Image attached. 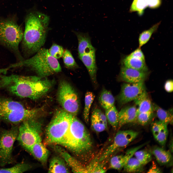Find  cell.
I'll list each match as a JSON object with an SVG mask.
<instances>
[{
  "label": "cell",
  "mask_w": 173,
  "mask_h": 173,
  "mask_svg": "<svg viewBox=\"0 0 173 173\" xmlns=\"http://www.w3.org/2000/svg\"><path fill=\"white\" fill-rule=\"evenodd\" d=\"M26 67L34 71L42 77H46L58 73L61 71V66L57 59L51 56L48 50L40 48L34 56L29 58L12 64L2 68L4 73L12 69Z\"/></svg>",
  "instance_id": "4"
},
{
  "label": "cell",
  "mask_w": 173,
  "mask_h": 173,
  "mask_svg": "<svg viewBox=\"0 0 173 173\" xmlns=\"http://www.w3.org/2000/svg\"><path fill=\"white\" fill-rule=\"evenodd\" d=\"M161 3V0H148V6L152 9L156 8L160 6Z\"/></svg>",
  "instance_id": "39"
},
{
  "label": "cell",
  "mask_w": 173,
  "mask_h": 173,
  "mask_svg": "<svg viewBox=\"0 0 173 173\" xmlns=\"http://www.w3.org/2000/svg\"><path fill=\"white\" fill-rule=\"evenodd\" d=\"M55 148L73 172L87 173L86 167L80 161L71 156L61 147L57 146Z\"/></svg>",
  "instance_id": "15"
},
{
  "label": "cell",
  "mask_w": 173,
  "mask_h": 173,
  "mask_svg": "<svg viewBox=\"0 0 173 173\" xmlns=\"http://www.w3.org/2000/svg\"><path fill=\"white\" fill-rule=\"evenodd\" d=\"M72 115L63 109L56 111L46 130V143L59 144L69 129Z\"/></svg>",
  "instance_id": "7"
},
{
  "label": "cell",
  "mask_w": 173,
  "mask_h": 173,
  "mask_svg": "<svg viewBox=\"0 0 173 173\" xmlns=\"http://www.w3.org/2000/svg\"><path fill=\"white\" fill-rule=\"evenodd\" d=\"M152 153L158 163L161 165L167 164L172 160L170 152L162 148L155 147L153 149Z\"/></svg>",
  "instance_id": "23"
},
{
  "label": "cell",
  "mask_w": 173,
  "mask_h": 173,
  "mask_svg": "<svg viewBox=\"0 0 173 173\" xmlns=\"http://www.w3.org/2000/svg\"><path fill=\"white\" fill-rule=\"evenodd\" d=\"M95 97L94 94L90 92H87L85 94L83 116L84 120L86 123H88L89 122L90 110Z\"/></svg>",
  "instance_id": "31"
},
{
  "label": "cell",
  "mask_w": 173,
  "mask_h": 173,
  "mask_svg": "<svg viewBox=\"0 0 173 173\" xmlns=\"http://www.w3.org/2000/svg\"><path fill=\"white\" fill-rule=\"evenodd\" d=\"M43 108L28 109L19 102L0 97V121L19 125L26 120L37 118L43 111Z\"/></svg>",
  "instance_id": "5"
},
{
  "label": "cell",
  "mask_w": 173,
  "mask_h": 173,
  "mask_svg": "<svg viewBox=\"0 0 173 173\" xmlns=\"http://www.w3.org/2000/svg\"><path fill=\"white\" fill-rule=\"evenodd\" d=\"M148 0H133L130 9L131 12H137L141 15L148 6Z\"/></svg>",
  "instance_id": "32"
},
{
  "label": "cell",
  "mask_w": 173,
  "mask_h": 173,
  "mask_svg": "<svg viewBox=\"0 0 173 173\" xmlns=\"http://www.w3.org/2000/svg\"><path fill=\"white\" fill-rule=\"evenodd\" d=\"M137 108L135 106H127L122 108L118 112L117 129L124 125L136 121Z\"/></svg>",
  "instance_id": "18"
},
{
  "label": "cell",
  "mask_w": 173,
  "mask_h": 173,
  "mask_svg": "<svg viewBox=\"0 0 173 173\" xmlns=\"http://www.w3.org/2000/svg\"><path fill=\"white\" fill-rule=\"evenodd\" d=\"M153 113V110L139 113L137 115L136 121L141 125H145L151 119Z\"/></svg>",
  "instance_id": "36"
},
{
  "label": "cell",
  "mask_w": 173,
  "mask_h": 173,
  "mask_svg": "<svg viewBox=\"0 0 173 173\" xmlns=\"http://www.w3.org/2000/svg\"><path fill=\"white\" fill-rule=\"evenodd\" d=\"M59 145L69 149L84 162L93 154V144L90 134L84 124L72 115L69 127Z\"/></svg>",
  "instance_id": "3"
},
{
  "label": "cell",
  "mask_w": 173,
  "mask_h": 173,
  "mask_svg": "<svg viewBox=\"0 0 173 173\" xmlns=\"http://www.w3.org/2000/svg\"><path fill=\"white\" fill-rule=\"evenodd\" d=\"M31 168L30 164L23 162L11 167L0 168V173H23L29 170Z\"/></svg>",
  "instance_id": "30"
},
{
  "label": "cell",
  "mask_w": 173,
  "mask_h": 173,
  "mask_svg": "<svg viewBox=\"0 0 173 173\" xmlns=\"http://www.w3.org/2000/svg\"><path fill=\"white\" fill-rule=\"evenodd\" d=\"M64 64L66 67L71 69L79 68L70 52L68 49L64 51L62 56Z\"/></svg>",
  "instance_id": "35"
},
{
  "label": "cell",
  "mask_w": 173,
  "mask_h": 173,
  "mask_svg": "<svg viewBox=\"0 0 173 173\" xmlns=\"http://www.w3.org/2000/svg\"><path fill=\"white\" fill-rule=\"evenodd\" d=\"M37 118L26 120L19 125L17 140L19 144L27 151L35 143L42 141L41 125Z\"/></svg>",
  "instance_id": "8"
},
{
  "label": "cell",
  "mask_w": 173,
  "mask_h": 173,
  "mask_svg": "<svg viewBox=\"0 0 173 173\" xmlns=\"http://www.w3.org/2000/svg\"><path fill=\"white\" fill-rule=\"evenodd\" d=\"M138 106L137 111L139 113L153 110V107L146 91H145L134 101Z\"/></svg>",
  "instance_id": "22"
},
{
  "label": "cell",
  "mask_w": 173,
  "mask_h": 173,
  "mask_svg": "<svg viewBox=\"0 0 173 173\" xmlns=\"http://www.w3.org/2000/svg\"><path fill=\"white\" fill-rule=\"evenodd\" d=\"M107 121L114 130L117 129L118 126V112L114 105L105 110Z\"/></svg>",
  "instance_id": "26"
},
{
  "label": "cell",
  "mask_w": 173,
  "mask_h": 173,
  "mask_svg": "<svg viewBox=\"0 0 173 173\" xmlns=\"http://www.w3.org/2000/svg\"><path fill=\"white\" fill-rule=\"evenodd\" d=\"M37 160L43 164L46 163L48 158V150L42 141L37 142L27 150Z\"/></svg>",
  "instance_id": "20"
},
{
  "label": "cell",
  "mask_w": 173,
  "mask_h": 173,
  "mask_svg": "<svg viewBox=\"0 0 173 173\" xmlns=\"http://www.w3.org/2000/svg\"><path fill=\"white\" fill-rule=\"evenodd\" d=\"M19 125H12L10 129L0 130V166L3 167L15 161L12 152L13 146L17 140Z\"/></svg>",
  "instance_id": "9"
},
{
  "label": "cell",
  "mask_w": 173,
  "mask_h": 173,
  "mask_svg": "<svg viewBox=\"0 0 173 173\" xmlns=\"http://www.w3.org/2000/svg\"><path fill=\"white\" fill-rule=\"evenodd\" d=\"M49 18L38 11L28 14L20 43L22 55L27 57L36 52L44 45L48 30Z\"/></svg>",
  "instance_id": "2"
},
{
  "label": "cell",
  "mask_w": 173,
  "mask_h": 173,
  "mask_svg": "<svg viewBox=\"0 0 173 173\" xmlns=\"http://www.w3.org/2000/svg\"><path fill=\"white\" fill-rule=\"evenodd\" d=\"M95 49L94 47L86 51L83 54L79 56V59L86 67L92 81H96L97 70L95 56Z\"/></svg>",
  "instance_id": "14"
},
{
  "label": "cell",
  "mask_w": 173,
  "mask_h": 173,
  "mask_svg": "<svg viewBox=\"0 0 173 173\" xmlns=\"http://www.w3.org/2000/svg\"><path fill=\"white\" fill-rule=\"evenodd\" d=\"M48 173H69V167L64 159L62 157L55 156L50 160L49 165Z\"/></svg>",
  "instance_id": "21"
},
{
  "label": "cell",
  "mask_w": 173,
  "mask_h": 173,
  "mask_svg": "<svg viewBox=\"0 0 173 173\" xmlns=\"http://www.w3.org/2000/svg\"><path fill=\"white\" fill-rule=\"evenodd\" d=\"M53 83L46 77L0 74V89L23 98H41L50 90Z\"/></svg>",
  "instance_id": "1"
},
{
  "label": "cell",
  "mask_w": 173,
  "mask_h": 173,
  "mask_svg": "<svg viewBox=\"0 0 173 173\" xmlns=\"http://www.w3.org/2000/svg\"><path fill=\"white\" fill-rule=\"evenodd\" d=\"M151 129L155 140L161 145H165L168 134L167 124L159 120L156 121L152 123Z\"/></svg>",
  "instance_id": "17"
},
{
  "label": "cell",
  "mask_w": 173,
  "mask_h": 173,
  "mask_svg": "<svg viewBox=\"0 0 173 173\" xmlns=\"http://www.w3.org/2000/svg\"><path fill=\"white\" fill-rule=\"evenodd\" d=\"M154 108L159 121L167 125L169 123L172 124L173 115L171 110L166 111L155 105Z\"/></svg>",
  "instance_id": "29"
},
{
  "label": "cell",
  "mask_w": 173,
  "mask_h": 173,
  "mask_svg": "<svg viewBox=\"0 0 173 173\" xmlns=\"http://www.w3.org/2000/svg\"><path fill=\"white\" fill-rule=\"evenodd\" d=\"M93 111L98 116L100 121L107 128V120L105 115L100 109L98 108L94 109Z\"/></svg>",
  "instance_id": "38"
},
{
  "label": "cell",
  "mask_w": 173,
  "mask_h": 173,
  "mask_svg": "<svg viewBox=\"0 0 173 173\" xmlns=\"http://www.w3.org/2000/svg\"><path fill=\"white\" fill-rule=\"evenodd\" d=\"M148 73V71H143L122 65L119 77L122 80L126 83H137L144 81Z\"/></svg>",
  "instance_id": "13"
},
{
  "label": "cell",
  "mask_w": 173,
  "mask_h": 173,
  "mask_svg": "<svg viewBox=\"0 0 173 173\" xmlns=\"http://www.w3.org/2000/svg\"><path fill=\"white\" fill-rule=\"evenodd\" d=\"M91 122L92 129L97 132H101L107 129L93 111L91 116Z\"/></svg>",
  "instance_id": "33"
},
{
  "label": "cell",
  "mask_w": 173,
  "mask_h": 173,
  "mask_svg": "<svg viewBox=\"0 0 173 173\" xmlns=\"http://www.w3.org/2000/svg\"><path fill=\"white\" fill-rule=\"evenodd\" d=\"M164 89L167 92H172L173 90V82L172 80H169L167 81L164 84Z\"/></svg>",
  "instance_id": "40"
},
{
  "label": "cell",
  "mask_w": 173,
  "mask_h": 173,
  "mask_svg": "<svg viewBox=\"0 0 173 173\" xmlns=\"http://www.w3.org/2000/svg\"><path fill=\"white\" fill-rule=\"evenodd\" d=\"M48 51L51 56L57 59L62 56L64 52L62 46L56 44H53Z\"/></svg>",
  "instance_id": "37"
},
{
  "label": "cell",
  "mask_w": 173,
  "mask_h": 173,
  "mask_svg": "<svg viewBox=\"0 0 173 173\" xmlns=\"http://www.w3.org/2000/svg\"><path fill=\"white\" fill-rule=\"evenodd\" d=\"M143 166L135 157L132 156L128 160L123 168L127 172H140L142 171Z\"/></svg>",
  "instance_id": "28"
},
{
  "label": "cell",
  "mask_w": 173,
  "mask_h": 173,
  "mask_svg": "<svg viewBox=\"0 0 173 173\" xmlns=\"http://www.w3.org/2000/svg\"><path fill=\"white\" fill-rule=\"evenodd\" d=\"M138 132L131 130H120L116 134L112 143L102 152L99 157L100 162L110 158L117 151L126 147L133 141L139 134Z\"/></svg>",
  "instance_id": "11"
},
{
  "label": "cell",
  "mask_w": 173,
  "mask_h": 173,
  "mask_svg": "<svg viewBox=\"0 0 173 173\" xmlns=\"http://www.w3.org/2000/svg\"><path fill=\"white\" fill-rule=\"evenodd\" d=\"M78 40L79 56L84 54L93 47L92 44L90 37L88 33L75 32Z\"/></svg>",
  "instance_id": "24"
},
{
  "label": "cell",
  "mask_w": 173,
  "mask_h": 173,
  "mask_svg": "<svg viewBox=\"0 0 173 173\" xmlns=\"http://www.w3.org/2000/svg\"><path fill=\"white\" fill-rule=\"evenodd\" d=\"M99 100L101 105L105 110L114 105V97L110 91L105 89H103L102 91Z\"/></svg>",
  "instance_id": "25"
},
{
  "label": "cell",
  "mask_w": 173,
  "mask_h": 173,
  "mask_svg": "<svg viewBox=\"0 0 173 173\" xmlns=\"http://www.w3.org/2000/svg\"><path fill=\"white\" fill-rule=\"evenodd\" d=\"M24 32L15 21L7 19L0 21V45L12 53L16 62L24 59L19 49Z\"/></svg>",
  "instance_id": "6"
},
{
  "label": "cell",
  "mask_w": 173,
  "mask_h": 173,
  "mask_svg": "<svg viewBox=\"0 0 173 173\" xmlns=\"http://www.w3.org/2000/svg\"><path fill=\"white\" fill-rule=\"evenodd\" d=\"M57 99L64 110L73 115L77 114L80 108L78 96L71 85L65 80L60 82Z\"/></svg>",
  "instance_id": "10"
},
{
  "label": "cell",
  "mask_w": 173,
  "mask_h": 173,
  "mask_svg": "<svg viewBox=\"0 0 173 173\" xmlns=\"http://www.w3.org/2000/svg\"><path fill=\"white\" fill-rule=\"evenodd\" d=\"M161 170L157 166L156 164L153 161L152 165L148 171V173H161Z\"/></svg>",
  "instance_id": "41"
},
{
  "label": "cell",
  "mask_w": 173,
  "mask_h": 173,
  "mask_svg": "<svg viewBox=\"0 0 173 173\" xmlns=\"http://www.w3.org/2000/svg\"><path fill=\"white\" fill-rule=\"evenodd\" d=\"M160 24V22L155 24L140 34L138 38L139 48H141L148 42L152 34L157 30Z\"/></svg>",
  "instance_id": "27"
},
{
  "label": "cell",
  "mask_w": 173,
  "mask_h": 173,
  "mask_svg": "<svg viewBox=\"0 0 173 173\" xmlns=\"http://www.w3.org/2000/svg\"><path fill=\"white\" fill-rule=\"evenodd\" d=\"M122 63V65L128 68L144 71H148V70L145 59H142L131 53L123 58Z\"/></svg>",
  "instance_id": "19"
},
{
  "label": "cell",
  "mask_w": 173,
  "mask_h": 173,
  "mask_svg": "<svg viewBox=\"0 0 173 173\" xmlns=\"http://www.w3.org/2000/svg\"><path fill=\"white\" fill-rule=\"evenodd\" d=\"M139 150L135 152L133 156L142 165H145L151 161V154L146 150Z\"/></svg>",
  "instance_id": "34"
},
{
  "label": "cell",
  "mask_w": 173,
  "mask_h": 173,
  "mask_svg": "<svg viewBox=\"0 0 173 173\" xmlns=\"http://www.w3.org/2000/svg\"><path fill=\"white\" fill-rule=\"evenodd\" d=\"M145 144L129 149L124 155H115L110 159L109 168L119 171L123 168L128 160L134 154L135 152L144 146Z\"/></svg>",
  "instance_id": "16"
},
{
  "label": "cell",
  "mask_w": 173,
  "mask_h": 173,
  "mask_svg": "<svg viewBox=\"0 0 173 173\" xmlns=\"http://www.w3.org/2000/svg\"><path fill=\"white\" fill-rule=\"evenodd\" d=\"M145 91L144 81L124 83L118 97V102L120 105H123L134 101Z\"/></svg>",
  "instance_id": "12"
}]
</instances>
